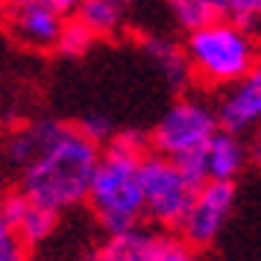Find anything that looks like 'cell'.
<instances>
[{"label":"cell","mask_w":261,"mask_h":261,"mask_svg":"<svg viewBox=\"0 0 261 261\" xmlns=\"http://www.w3.org/2000/svg\"><path fill=\"white\" fill-rule=\"evenodd\" d=\"M6 6L9 9H15V6H41V9H50L62 18H71L80 6V0H6Z\"/></svg>","instance_id":"ffe728a7"},{"label":"cell","mask_w":261,"mask_h":261,"mask_svg":"<svg viewBox=\"0 0 261 261\" xmlns=\"http://www.w3.org/2000/svg\"><path fill=\"white\" fill-rule=\"evenodd\" d=\"M6 15H9V6H6V0H0V27L6 24Z\"/></svg>","instance_id":"603a6c76"},{"label":"cell","mask_w":261,"mask_h":261,"mask_svg":"<svg viewBox=\"0 0 261 261\" xmlns=\"http://www.w3.org/2000/svg\"><path fill=\"white\" fill-rule=\"evenodd\" d=\"M0 208H3V217H6V226H9L12 238L27 252L41 247L59 226V214L50 212L41 202H36L33 197H27L18 185L0 194Z\"/></svg>","instance_id":"ba28073f"},{"label":"cell","mask_w":261,"mask_h":261,"mask_svg":"<svg viewBox=\"0 0 261 261\" xmlns=\"http://www.w3.org/2000/svg\"><path fill=\"white\" fill-rule=\"evenodd\" d=\"M147 59L155 65V71L165 76L167 83L185 91L191 85V71H188V59H185V50L176 38H167V36H147L141 41Z\"/></svg>","instance_id":"5bb4252c"},{"label":"cell","mask_w":261,"mask_h":261,"mask_svg":"<svg viewBox=\"0 0 261 261\" xmlns=\"http://www.w3.org/2000/svg\"><path fill=\"white\" fill-rule=\"evenodd\" d=\"M103 147L88 141L76 123L56 120L47 144L41 153L27 165V170L18 176V188L36 202L47 205L50 212L62 217L65 212H73L85 205V194L91 185V176L97 170Z\"/></svg>","instance_id":"6da1fadb"},{"label":"cell","mask_w":261,"mask_h":261,"mask_svg":"<svg viewBox=\"0 0 261 261\" xmlns=\"http://www.w3.org/2000/svg\"><path fill=\"white\" fill-rule=\"evenodd\" d=\"M232 208H235V185L232 182H202L194 191V200L179 223L176 235L191 249L212 247L217 235L223 232Z\"/></svg>","instance_id":"8992f818"},{"label":"cell","mask_w":261,"mask_h":261,"mask_svg":"<svg viewBox=\"0 0 261 261\" xmlns=\"http://www.w3.org/2000/svg\"><path fill=\"white\" fill-rule=\"evenodd\" d=\"M76 129L83 132L88 141H94L97 147H106L112 141V135H115V123L109 115H100V112H91V115H85V118L76 120Z\"/></svg>","instance_id":"ac0fdd59"},{"label":"cell","mask_w":261,"mask_h":261,"mask_svg":"<svg viewBox=\"0 0 261 261\" xmlns=\"http://www.w3.org/2000/svg\"><path fill=\"white\" fill-rule=\"evenodd\" d=\"M94 41L97 38L71 15V18H65V27H62L59 41H56V53L65 56V59H80V56H85L94 47Z\"/></svg>","instance_id":"2e32d148"},{"label":"cell","mask_w":261,"mask_h":261,"mask_svg":"<svg viewBox=\"0 0 261 261\" xmlns=\"http://www.w3.org/2000/svg\"><path fill=\"white\" fill-rule=\"evenodd\" d=\"M53 126H56V118H36V120L18 123L9 132H3L0 135V173L15 179L21 176L27 165L47 144Z\"/></svg>","instance_id":"9c48e42d"},{"label":"cell","mask_w":261,"mask_h":261,"mask_svg":"<svg viewBox=\"0 0 261 261\" xmlns=\"http://www.w3.org/2000/svg\"><path fill=\"white\" fill-rule=\"evenodd\" d=\"M3 27L21 47L47 53V50H56L65 18L50 9H41V6H15V9H9Z\"/></svg>","instance_id":"30bf717a"},{"label":"cell","mask_w":261,"mask_h":261,"mask_svg":"<svg viewBox=\"0 0 261 261\" xmlns=\"http://www.w3.org/2000/svg\"><path fill=\"white\" fill-rule=\"evenodd\" d=\"M147 261H197V249H191L176 232H155Z\"/></svg>","instance_id":"e0dca14e"},{"label":"cell","mask_w":261,"mask_h":261,"mask_svg":"<svg viewBox=\"0 0 261 261\" xmlns=\"http://www.w3.org/2000/svg\"><path fill=\"white\" fill-rule=\"evenodd\" d=\"M214 115L223 132L247 138L261 126V62L238 83L220 91L214 100Z\"/></svg>","instance_id":"52a82bcc"},{"label":"cell","mask_w":261,"mask_h":261,"mask_svg":"<svg viewBox=\"0 0 261 261\" xmlns=\"http://www.w3.org/2000/svg\"><path fill=\"white\" fill-rule=\"evenodd\" d=\"M226 18L235 21V24H241V27H247V30H255V33H258V27H261V0H229Z\"/></svg>","instance_id":"d6986e66"},{"label":"cell","mask_w":261,"mask_h":261,"mask_svg":"<svg viewBox=\"0 0 261 261\" xmlns=\"http://www.w3.org/2000/svg\"><path fill=\"white\" fill-rule=\"evenodd\" d=\"M9 238H12V232H9L6 217H3V208H0V244H3V241H9Z\"/></svg>","instance_id":"7402d4cb"},{"label":"cell","mask_w":261,"mask_h":261,"mask_svg":"<svg viewBox=\"0 0 261 261\" xmlns=\"http://www.w3.org/2000/svg\"><path fill=\"white\" fill-rule=\"evenodd\" d=\"M247 150H249V162H252V165H255V167L261 170V126H258L255 132H252V135H249Z\"/></svg>","instance_id":"44dd1931"},{"label":"cell","mask_w":261,"mask_h":261,"mask_svg":"<svg viewBox=\"0 0 261 261\" xmlns=\"http://www.w3.org/2000/svg\"><path fill=\"white\" fill-rule=\"evenodd\" d=\"M202 170H205V182H232L244 173L249 165V150L247 141L241 135L217 129L212 141L202 147Z\"/></svg>","instance_id":"8fae6325"},{"label":"cell","mask_w":261,"mask_h":261,"mask_svg":"<svg viewBox=\"0 0 261 261\" xmlns=\"http://www.w3.org/2000/svg\"><path fill=\"white\" fill-rule=\"evenodd\" d=\"M182 50L188 59L191 83L212 91L229 88L261 62L258 33L229 18H217L212 24L188 33L182 41Z\"/></svg>","instance_id":"7a4b0ae2"},{"label":"cell","mask_w":261,"mask_h":261,"mask_svg":"<svg viewBox=\"0 0 261 261\" xmlns=\"http://www.w3.org/2000/svg\"><path fill=\"white\" fill-rule=\"evenodd\" d=\"M132 0H80L73 18L100 41V38L118 36L129 21Z\"/></svg>","instance_id":"4fadbf2b"},{"label":"cell","mask_w":261,"mask_h":261,"mask_svg":"<svg viewBox=\"0 0 261 261\" xmlns=\"http://www.w3.org/2000/svg\"><path fill=\"white\" fill-rule=\"evenodd\" d=\"M217 129L220 123L214 115V103H208L200 94L182 91L147 135H150L153 153L167 155V159H182V155L200 153Z\"/></svg>","instance_id":"277c9868"},{"label":"cell","mask_w":261,"mask_h":261,"mask_svg":"<svg viewBox=\"0 0 261 261\" xmlns=\"http://www.w3.org/2000/svg\"><path fill=\"white\" fill-rule=\"evenodd\" d=\"M138 173H141L144 220L153 223L159 232H176L200 185L191 182L173 159L159 153L144 155Z\"/></svg>","instance_id":"5b68a950"},{"label":"cell","mask_w":261,"mask_h":261,"mask_svg":"<svg viewBox=\"0 0 261 261\" xmlns=\"http://www.w3.org/2000/svg\"><path fill=\"white\" fill-rule=\"evenodd\" d=\"M167 9H170L173 24L185 36L205 24H212V21H217V12H214V6L208 0H167Z\"/></svg>","instance_id":"9a60e30c"},{"label":"cell","mask_w":261,"mask_h":261,"mask_svg":"<svg viewBox=\"0 0 261 261\" xmlns=\"http://www.w3.org/2000/svg\"><path fill=\"white\" fill-rule=\"evenodd\" d=\"M141 159L144 155L126 153L115 144L103 147L88 194H85V205L94 214L103 235L135 229L144 223L141 173H138Z\"/></svg>","instance_id":"3957f363"},{"label":"cell","mask_w":261,"mask_h":261,"mask_svg":"<svg viewBox=\"0 0 261 261\" xmlns=\"http://www.w3.org/2000/svg\"><path fill=\"white\" fill-rule=\"evenodd\" d=\"M153 238L155 229H147V226L112 232V235H103L100 244H94L85 252V261H147Z\"/></svg>","instance_id":"7c38bea8"}]
</instances>
